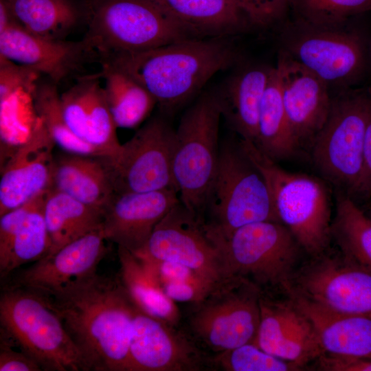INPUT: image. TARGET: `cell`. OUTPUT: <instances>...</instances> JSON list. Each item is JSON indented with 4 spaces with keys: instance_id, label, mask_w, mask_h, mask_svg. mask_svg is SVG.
<instances>
[{
    "instance_id": "6da1fadb",
    "label": "cell",
    "mask_w": 371,
    "mask_h": 371,
    "mask_svg": "<svg viewBox=\"0 0 371 371\" xmlns=\"http://www.w3.org/2000/svg\"><path fill=\"white\" fill-rule=\"evenodd\" d=\"M43 297L60 319L83 371H128L135 304L117 275L95 273Z\"/></svg>"
},
{
    "instance_id": "7a4b0ae2",
    "label": "cell",
    "mask_w": 371,
    "mask_h": 371,
    "mask_svg": "<svg viewBox=\"0 0 371 371\" xmlns=\"http://www.w3.org/2000/svg\"><path fill=\"white\" fill-rule=\"evenodd\" d=\"M235 58L234 48L220 37L192 38L101 58L142 85L164 111H172L195 95Z\"/></svg>"
},
{
    "instance_id": "3957f363",
    "label": "cell",
    "mask_w": 371,
    "mask_h": 371,
    "mask_svg": "<svg viewBox=\"0 0 371 371\" xmlns=\"http://www.w3.org/2000/svg\"><path fill=\"white\" fill-rule=\"evenodd\" d=\"M82 6L83 40L99 60L195 38L152 0H83Z\"/></svg>"
},
{
    "instance_id": "277c9868",
    "label": "cell",
    "mask_w": 371,
    "mask_h": 371,
    "mask_svg": "<svg viewBox=\"0 0 371 371\" xmlns=\"http://www.w3.org/2000/svg\"><path fill=\"white\" fill-rule=\"evenodd\" d=\"M260 289L230 276L214 284L199 300L181 311L179 327L211 357L255 344L260 324Z\"/></svg>"
},
{
    "instance_id": "5b68a950",
    "label": "cell",
    "mask_w": 371,
    "mask_h": 371,
    "mask_svg": "<svg viewBox=\"0 0 371 371\" xmlns=\"http://www.w3.org/2000/svg\"><path fill=\"white\" fill-rule=\"evenodd\" d=\"M242 150L262 175L280 222L312 257L326 251L331 235L328 192L317 179L280 167L251 141L240 139Z\"/></svg>"
},
{
    "instance_id": "8992f818",
    "label": "cell",
    "mask_w": 371,
    "mask_h": 371,
    "mask_svg": "<svg viewBox=\"0 0 371 371\" xmlns=\"http://www.w3.org/2000/svg\"><path fill=\"white\" fill-rule=\"evenodd\" d=\"M0 341L45 371H83L79 353L60 319L40 294L5 286L0 295Z\"/></svg>"
},
{
    "instance_id": "52a82bcc",
    "label": "cell",
    "mask_w": 371,
    "mask_h": 371,
    "mask_svg": "<svg viewBox=\"0 0 371 371\" xmlns=\"http://www.w3.org/2000/svg\"><path fill=\"white\" fill-rule=\"evenodd\" d=\"M201 221L208 234L216 237H227L250 223L280 222L262 175L238 142L219 150Z\"/></svg>"
},
{
    "instance_id": "ba28073f",
    "label": "cell",
    "mask_w": 371,
    "mask_h": 371,
    "mask_svg": "<svg viewBox=\"0 0 371 371\" xmlns=\"http://www.w3.org/2000/svg\"><path fill=\"white\" fill-rule=\"evenodd\" d=\"M221 113L213 92L202 95L175 130L172 175L181 203L201 220L219 158Z\"/></svg>"
},
{
    "instance_id": "9c48e42d",
    "label": "cell",
    "mask_w": 371,
    "mask_h": 371,
    "mask_svg": "<svg viewBox=\"0 0 371 371\" xmlns=\"http://www.w3.org/2000/svg\"><path fill=\"white\" fill-rule=\"evenodd\" d=\"M209 236L224 257L229 277L244 278L265 294L289 286L302 247L282 223L256 222L227 237Z\"/></svg>"
},
{
    "instance_id": "30bf717a",
    "label": "cell",
    "mask_w": 371,
    "mask_h": 371,
    "mask_svg": "<svg viewBox=\"0 0 371 371\" xmlns=\"http://www.w3.org/2000/svg\"><path fill=\"white\" fill-rule=\"evenodd\" d=\"M371 97L352 93L332 100L328 117L313 139V160L322 174L348 194H357L363 172Z\"/></svg>"
},
{
    "instance_id": "8fae6325",
    "label": "cell",
    "mask_w": 371,
    "mask_h": 371,
    "mask_svg": "<svg viewBox=\"0 0 371 371\" xmlns=\"http://www.w3.org/2000/svg\"><path fill=\"white\" fill-rule=\"evenodd\" d=\"M284 30L282 52L328 86L351 83L364 71V41L359 33L347 27L346 23L320 26L295 19Z\"/></svg>"
},
{
    "instance_id": "7c38bea8",
    "label": "cell",
    "mask_w": 371,
    "mask_h": 371,
    "mask_svg": "<svg viewBox=\"0 0 371 371\" xmlns=\"http://www.w3.org/2000/svg\"><path fill=\"white\" fill-rule=\"evenodd\" d=\"M175 137V130L166 120L154 117L121 145L114 157H106L115 194L177 190L172 175Z\"/></svg>"
},
{
    "instance_id": "4fadbf2b",
    "label": "cell",
    "mask_w": 371,
    "mask_h": 371,
    "mask_svg": "<svg viewBox=\"0 0 371 371\" xmlns=\"http://www.w3.org/2000/svg\"><path fill=\"white\" fill-rule=\"evenodd\" d=\"M185 265L211 282L228 278L224 257L203 222L181 201L159 222L137 254Z\"/></svg>"
},
{
    "instance_id": "5bb4252c",
    "label": "cell",
    "mask_w": 371,
    "mask_h": 371,
    "mask_svg": "<svg viewBox=\"0 0 371 371\" xmlns=\"http://www.w3.org/2000/svg\"><path fill=\"white\" fill-rule=\"evenodd\" d=\"M294 273L289 291L341 313L371 316V273L326 251Z\"/></svg>"
},
{
    "instance_id": "9a60e30c",
    "label": "cell",
    "mask_w": 371,
    "mask_h": 371,
    "mask_svg": "<svg viewBox=\"0 0 371 371\" xmlns=\"http://www.w3.org/2000/svg\"><path fill=\"white\" fill-rule=\"evenodd\" d=\"M128 371H213L212 357L179 326L134 308Z\"/></svg>"
},
{
    "instance_id": "2e32d148",
    "label": "cell",
    "mask_w": 371,
    "mask_h": 371,
    "mask_svg": "<svg viewBox=\"0 0 371 371\" xmlns=\"http://www.w3.org/2000/svg\"><path fill=\"white\" fill-rule=\"evenodd\" d=\"M105 241L102 226L16 272L5 286L27 289L43 296L56 293L97 273L107 254Z\"/></svg>"
},
{
    "instance_id": "e0dca14e",
    "label": "cell",
    "mask_w": 371,
    "mask_h": 371,
    "mask_svg": "<svg viewBox=\"0 0 371 371\" xmlns=\"http://www.w3.org/2000/svg\"><path fill=\"white\" fill-rule=\"evenodd\" d=\"M260 308L255 345L260 349L302 368L324 353L312 323L289 297L262 293Z\"/></svg>"
},
{
    "instance_id": "ac0fdd59",
    "label": "cell",
    "mask_w": 371,
    "mask_h": 371,
    "mask_svg": "<svg viewBox=\"0 0 371 371\" xmlns=\"http://www.w3.org/2000/svg\"><path fill=\"white\" fill-rule=\"evenodd\" d=\"M55 146L41 119L25 142L1 164L0 216L50 189Z\"/></svg>"
},
{
    "instance_id": "d6986e66",
    "label": "cell",
    "mask_w": 371,
    "mask_h": 371,
    "mask_svg": "<svg viewBox=\"0 0 371 371\" xmlns=\"http://www.w3.org/2000/svg\"><path fill=\"white\" fill-rule=\"evenodd\" d=\"M179 202L174 189L115 194L104 210L106 240L138 253L159 222Z\"/></svg>"
},
{
    "instance_id": "ffe728a7",
    "label": "cell",
    "mask_w": 371,
    "mask_h": 371,
    "mask_svg": "<svg viewBox=\"0 0 371 371\" xmlns=\"http://www.w3.org/2000/svg\"><path fill=\"white\" fill-rule=\"evenodd\" d=\"M276 68L294 137L299 146L311 144L324 125L331 109L328 85L282 52Z\"/></svg>"
},
{
    "instance_id": "44dd1931",
    "label": "cell",
    "mask_w": 371,
    "mask_h": 371,
    "mask_svg": "<svg viewBox=\"0 0 371 371\" xmlns=\"http://www.w3.org/2000/svg\"><path fill=\"white\" fill-rule=\"evenodd\" d=\"M100 80L97 73L80 77L60 94V106L72 133L101 157L113 158L122 144Z\"/></svg>"
},
{
    "instance_id": "7402d4cb",
    "label": "cell",
    "mask_w": 371,
    "mask_h": 371,
    "mask_svg": "<svg viewBox=\"0 0 371 371\" xmlns=\"http://www.w3.org/2000/svg\"><path fill=\"white\" fill-rule=\"evenodd\" d=\"M93 55L83 39L67 41L41 37L16 22L0 31V57L44 74L56 85Z\"/></svg>"
},
{
    "instance_id": "603a6c76",
    "label": "cell",
    "mask_w": 371,
    "mask_h": 371,
    "mask_svg": "<svg viewBox=\"0 0 371 371\" xmlns=\"http://www.w3.org/2000/svg\"><path fill=\"white\" fill-rule=\"evenodd\" d=\"M41 76L0 57L1 164L25 142L41 120L34 102Z\"/></svg>"
},
{
    "instance_id": "cb8c5ba5",
    "label": "cell",
    "mask_w": 371,
    "mask_h": 371,
    "mask_svg": "<svg viewBox=\"0 0 371 371\" xmlns=\"http://www.w3.org/2000/svg\"><path fill=\"white\" fill-rule=\"evenodd\" d=\"M286 293L312 323L324 353L371 358V316L338 312Z\"/></svg>"
},
{
    "instance_id": "d4e9b609",
    "label": "cell",
    "mask_w": 371,
    "mask_h": 371,
    "mask_svg": "<svg viewBox=\"0 0 371 371\" xmlns=\"http://www.w3.org/2000/svg\"><path fill=\"white\" fill-rule=\"evenodd\" d=\"M271 69L263 65L245 68L212 91L221 117L240 139L256 142L260 108Z\"/></svg>"
},
{
    "instance_id": "484cf974",
    "label": "cell",
    "mask_w": 371,
    "mask_h": 371,
    "mask_svg": "<svg viewBox=\"0 0 371 371\" xmlns=\"http://www.w3.org/2000/svg\"><path fill=\"white\" fill-rule=\"evenodd\" d=\"M50 189L103 210L115 194L106 157L66 152L54 157Z\"/></svg>"
},
{
    "instance_id": "4316f807",
    "label": "cell",
    "mask_w": 371,
    "mask_h": 371,
    "mask_svg": "<svg viewBox=\"0 0 371 371\" xmlns=\"http://www.w3.org/2000/svg\"><path fill=\"white\" fill-rule=\"evenodd\" d=\"M194 37L234 34L252 25L236 0H152Z\"/></svg>"
},
{
    "instance_id": "83f0119b",
    "label": "cell",
    "mask_w": 371,
    "mask_h": 371,
    "mask_svg": "<svg viewBox=\"0 0 371 371\" xmlns=\"http://www.w3.org/2000/svg\"><path fill=\"white\" fill-rule=\"evenodd\" d=\"M117 276L134 304L152 317L179 326L181 311L164 293L149 263L122 247H117Z\"/></svg>"
},
{
    "instance_id": "f1b7e54d",
    "label": "cell",
    "mask_w": 371,
    "mask_h": 371,
    "mask_svg": "<svg viewBox=\"0 0 371 371\" xmlns=\"http://www.w3.org/2000/svg\"><path fill=\"white\" fill-rule=\"evenodd\" d=\"M43 209L51 243L47 255L102 226L103 210L53 189L46 193Z\"/></svg>"
},
{
    "instance_id": "f546056e",
    "label": "cell",
    "mask_w": 371,
    "mask_h": 371,
    "mask_svg": "<svg viewBox=\"0 0 371 371\" xmlns=\"http://www.w3.org/2000/svg\"><path fill=\"white\" fill-rule=\"evenodd\" d=\"M15 21L27 32L64 40L85 19L82 5L72 0H3Z\"/></svg>"
},
{
    "instance_id": "4dcf8cb0",
    "label": "cell",
    "mask_w": 371,
    "mask_h": 371,
    "mask_svg": "<svg viewBox=\"0 0 371 371\" xmlns=\"http://www.w3.org/2000/svg\"><path fill=\"white\" fill-rule=\"evenodd\" d=\"M254 144L274 161L291 157L300 147L284 109L276 67L271 69L262 100Z\"/></svg>"
},
{
    "instance_id": "1f68e13d",
    "label": "cell",
    "mask_w": 371,
    "mask_h": 371,
    "mask_svg": "<svg viewBox=\"0 0 371 371\" xmlns=\"http://www.w3.org/2000/svg\"><path fill=\"white\" fill-rule=\"evenodd\" d=\"M97 74L104 81L106 99L117 128L138 126L157 104L155 98L125 73L101 65V70Z\"/></svg>"
},
{
    "instance_id": "d6a6232c",
    "label": "cell",
    "mask_w": 371,
    "mask_h": 371,
    "mask_svg": "<svg viewBox=\"0 0 371 371\" xmlns=\"http://www.w3.org/2000/svg\"><path fill=\"white\" fill-rule=\"evenodd\" d=\"M331 235L344 256L371 273V218L341 192L337 195Z\"/></svg>"
},
{
    "instance_id": "836d02e7",
    "label": "cell",
    "mask_w": 371,
    "mask_h": 371,
    "mask_svg": "<svg viewBox=\"0 0 371 371\" xmlns=\"http://www.w3.org/2000/svg\"><path fill=\"white\" fill-rule=\"evenodd\" d=\"M47 192L37 196L14 235L8 250L0 257L1 279L7 278L22 265L35 262L49 253L51 243L43 209Z\"/></svg>"
},
{
    "instance_id": "e575fe53",
    "label": "cell",
    "mask_w": 371,
    "mask_h": 371,
    "mask_svg": "<svg viewBox=\"0 0 371 371\" xmlns=\"http://www.w3.org/2000/svg\"><path fill=\"white\" fill-rule=\"evenodd\" d=\"M60 96L56 84L39 80L34 94L35 106L56 146L66 153L101 157L69 129L62 113Z\"/></svg>"
},
{
    "instance_id": "d590c367",
    "label": "cell",
    "mask_w": 371,
    "mask_h": 371,
    "mask_svg": "<svg viewBox=\"0 0 371 371\" xmlns=\"http://www.w3.org/2000/svg\"><path fill=\"white\" fill-rule=\"evenodd\" d=\"M295 19L320 26H338L371 10V0H289Z\"/></svg>"
},
{
    "instance_id": "8d00e7d4",
    "label": "cell",
    "mask_w": 371,
    "mask_h": 371,
    "mask_svg": "<svg viewBox=\"0 0 371 371\" xmlns=\"http://www.w3.org/2000/svg\"><path fill=\"white\" fill-rule=\"evenodd\" d=\"M214 371H295L299 366L279 359L254 344H246L212 357Z\"/></svg>"
},
{
    "instance_id": "74e56055",
    "label": "cell",
    "mask_w": 371,
    "mask_h": 371,
    "mask_svg": "<svg viewBox=\"0 0 371 371\" xmlns=\"http://www.w3.org/2000/svg\"><path fill=\"white\" fill-rule=\"evenodd\" d=\"M252 25L266 27L284 18L289 9V0H236Z\"/></svg>"
},
{
    "instance_id": "f35d334b",
    "label": "cell",
    "mask_w": 371,
    "mask_h": 371,
    "mask_svg": "<svg viewBox=\"0 0 371 371\" xmlns=\"http://www.w3.org/2000/svg\"><path fill=\"white\" fill-rule=\"evenodd\" d=\"M324 371H371V358L324 353L315 360Z\"/></svg>"
},
{
    "instance_id": "ab89813d",
    "label": "cell",
    "mask_w": 371,
    "mask_h": 371,
    "mask_svg": "<svg viewBox=\"0 0 371 371\" xmlns=\"http://www.w3.org/2000/svg\"><path fill=\"white\" fill-rule=\"evenodd\" d=\"M36 198L0 216V257L8 250L14 235Z\"/></svg>"
},
{
    "instance_id": "60d3db41",
    "label": "cell",
    "mask_w": 371,
    "mask_h": 371,
    "mask_svg": "<svg viewBox=\"0 0 371 371\" xmlns=\"http://www.w3.org/2000/svg\"><path fill=\"white\" fill-rule=\"evenodd\" d=\"M41 367L16 347L0 341V371H41Z\"/></svg>"
},
{
    "instance_id": "b9f144b4",
    "label": "cell",
    "mask_w": 371,
    "mask_h": 371,
    "mask_svg": "<svg viewBox=\"0 0 371 371\" xmlns=\"http://www.w3.org/2000/svg\"><path fill=\"white\" fill-rule=\"evenodd\" d=\"M371 194V118L368 123L363 152V172L357 194Z\"/></svg>"
},
{
    "instance_id": "7bdbcfd3",
    "label": "cell",
    "mask_w": 371,
    "mask_h": 371,
    "mask_svg": "<svg viewBox=\"0 0 371 371\" xmlns=\"http://www.w3.org/2000/svg\"><path fill=\"white\" fill-rule=\"evenodd\" d=\"M370 217L371 218V212H370Z\"/></svg>"
},
{
    "instance_id": "ee69618b",
    "label": "cell",
    "mask_w": 371,
    "mask_h": 371,
    "mask_svg": "<svg viewBox=\"0 0 371 371\" xmlns=\"http://www.w3.org/2000/svg\"><path fill=\"white\" fill-rule=\"evenodd\" d=\"M370 49H371V45H370Z\"/></svg>"
}]
</instances>
